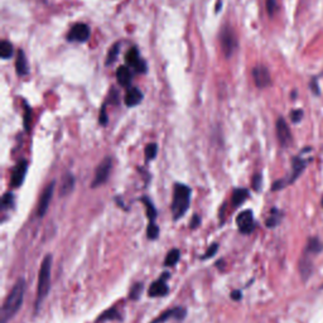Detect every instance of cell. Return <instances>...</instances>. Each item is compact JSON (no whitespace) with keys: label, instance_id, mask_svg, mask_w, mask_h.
I'll list each match as a JSON object with an SVG mask.
<instances>
[{"label":"cell","instance_id":"9a60e30c","mask_svg":"<svg viewBox=\"0 0 323 323\" xmlns=\"http://www.w3.org/2000/svg\"><path fill=\"white\" fill-rule=\"evenodd\" d=\"M90 38V28L85 23H77L69 29L67 39L69 42H86Z\"/></svg>","mask_w":323,"mask_h":323},{"label":"cell","instance_id":"f1b7e54d","mask_svg":"<svg viewBox=\"0 0 323 323\" xmlns=\"http://www.w3.org/2000/svg\"><path fill=\"white\" fill-rule=\"evenodd\" d=\"M159 227L157 226L156 222H149L147 228V236L149 240H157L159 236Z\"/></svg>","mask_w":323,"mask_h":323},{"label":"cell","instance_id":"2e32d148","mask_svg":"<svg viewBox=\"0 0 323 323\" xmlns=\"http://www.w3.org/2000/svg\"><path fill=\"white\" fill-rule=\"evenodd\" d=\"M186 316H187V309L185 307H176V308H170L168 311L163 312L161 316H158L153 322L150 323H165L169 320L183 321Z\"/></svg>","mask_w":323,"mask_h":323},{"label":"cell","instance_id":"603a6c76","mask_svg":"<svg viewBox=\"0 0 323 323\" xmlns=\"http://www.w3.org/2000/svg\"><path fill=\"white\" fill-rule=\"evenodd\" d=\"M106 321H123V318H121L120 312L113 307V308L106 309V311H105L102 315L98 316L97 323L106 322Z\"/></svg>","mask_w":323,"mask_h":323},{"label":"cell","instance_id":"ba28073f","mask_svg":"<svg viewBox=\"0 0 323 323\" xmlns=\"http://www.w3.org/2000/svg\"><path fill=\"white\" fill-rule=\"evenodd\" d=\"M313 257H316V255H313L307 250H303L302 257H300L299 261H298V270H299L300 278H302L303 282L309 280V278L313 274V270H315Z\"/></svg>","mask_w":323,"mask_h":323},{"label":"cell","instance_id":"5b68a950","mask_svg":"<svg viewBox=\"0 0 323 323\" xmlns=\"http://www.w3.org/2000/svg\"><path fill=\"white\" fill-rule=\"evenodd\" d=\"M236 225L242 235H250L254 232L257 224H255L254 214L251 210H245L240 212L236 217Z\"/></svg>","mask_w":323,"mask_h":323},{"label":"cell","instance_id":"484cf974","mask_svg":"<svg viewBox=\"0 0 323 323\" xmlns=\"http://www.w3.org/2000/svg\"><path fill=\"white\" fill-rule=\"evenodd\" d=\"M13 56V46L8 40H1L0 43V57L3 60H8Z\"/></svg>","mask_w":323,"mask_h":323},{"label":"cell","instance_id":"b9f144b4","mask_svg":"<svg viewBox=\"0 0 323 323\" xmlns=\"http://www.w3.org/2000/svg\"><path fill=\"white\" fill-rule=\"evenodd\" d=\"M322 288H323V287H322Z\"/></svg>","mask_w":323,"mask_h":323},{"label":"cell","instance_id":"3957f363","mask_svg":"<svg viewBox=\"0 0 323 323\" xmlns=\"http://www.w3.org/2000/svg\"><path fill=\"white\" fill-rule=\"evenodd\" d=\"M192 190L183 183H176L173 187V201L170 205L172 215L174 221L179 220L186 215L191 205Z\"/></svg>","mask_w":323,"mask_h":323},{"label":"cell","instance_id":"7a4b0ae2","mask_svg":"<svg viewBox=\"0 0 323 323\" xmlns=\"http://www.w3.org/2000/svg\"><path fill=\"white\" fill-rule=\"evenodd\" d=\"M52 255H46L40 264L39 274H38L37 295H35V312L39 311L42 303L48 295L49 286H51V269H52Z\"/></svg>","mask_w":323,"mask_h":323},{"label":"cell","instance_id":"4316f807","mask_svg":"<svg viewBox=\"0 0 323 323\" xmlns=\"http://www.w3.org/2000/svg\"><path fill=\"white\" fill-rule=\"evenodd\" d=\"M119 51H120V43L118 42V43L113 44V47L110 48L109 53H107V57H106V65H107V66L115 62L116 58H118V56H119Z\"/></svg>","mask_w":323,"mask_h":323},{"label":"cell","instance_id":"7c38bea8","mask_svg":"<svg viewBox=\"0 0 323 323\" xmlns=\"http://www.w3.org/2000/svg\"><path fill=\"white\" fill-rule=\"evenodd\" d=\"M55 186H56V182L52 181L46 188H44L42 194H40L39 203H38V208H37V217H43L44 215H46L47 211H48L49 203H51L53 192H55Z\"/></svg>","mask_w":323,"mask_h":323},{"label":"cell","instance_id":"7402d4cb","mask_svg":"<svg viewBox=\"0 0 323 323\" xmlns=\"http://www.w3.org/2000/svg\"><path fill=\"white\" fill-rule=\"evenodd\" d=\"M15 68H17V72L19 76H26L29 71L28 64H27V60H26V55H24V52L22 49L18 52L17 62H15Z\"/></svg>","mask_w":323,"mask_h":323},{"label":"cell","instance_id":"5bb4252c","mask_svg":"<svg viewBox=\"0 0 323 323\" xmlns=\"http://www.w3.org/2000/svg\"><path fill=\"white\" fill-rule=\"evenodd\" d=\"M27 170H28V162H27L26 159H22V161L18 162L12 170V178H10V185H12V187L18 188L23 185Z\"/></svg>","mask_w":323,"mask_h":323},{"label":"cell","instance_id":"4dcf8cb0","mask_svg":"<svg viewBox=\"0 0 323 323\" xmlns=\"http://www.w3.org/2000/svg\"><path fill=\"white\" fill-rule=\"evenodd\" d=\"M1 207H3V210L14 207V194H10V192L4 194L3 198H1Z\"/></svg>","mask_w":323,"mask_h":323},{"label":"cell","instance_id":"52a82bcc","mask_svg":"<svg viewBox=\"0 0 323 323\" xmlns=\"http://www.w3.org/2000/svg\"><path fill=\"white\" fill-rule=\"evenodd\" d=\"M221 48L222 52L225 55L226 58L231 57V56L234 55L235 49L237 47V39L235 37L234 31L228 27H225V28L221 31Z\"/></svg>","mask_w":323,"mask_h":323},{"label":"cell","instance_id":"30bf717a","mask_svg":"<svg viewBox=\"0 0 323 323\" xmlns=\"http://www.w3.org/2000/svg\"><path fill=\"white\" fill-rule=\"evenodd\" d=\"M170 274L168 271H164L163 274L159 277L158 280H156L154 283H152L148 289V295L150 298H156V297H164L169 293V288H168L167 280L169 279Z\"/></svg>","mask_w":323,"mask_h":323},{"label":"cell","instance_id":"8d00e7d4","mask_svg":"<svg viewBox=\"0 0 323 323\" xmlns=\"http://www.w3.org/2000/svg\"><path fill=\"white\" fill-rule=\"evenodd\" d=\"M31 111H32L31 107L26 104V113H24V129H26L27 131L29 130V123H31V114H32Z\"/></svg>","mask_w":323,"mask_h":323},{"label":"cell","instance_id":"f546056e","mask_svg":"<svg viewBox=\"0 0 323 323\" xmlns=\"http://www.w3.org/2000/svg\"><path fill=\"white\" fill-rule=\"evenodd\" d=\"M143 291V283H135L129 291V299L138 300Z\"/></svg>","mask_w":323,"mask_h":323},{"label":"cell","instance_id":"4fadbf2b","mask_svg":"<svg viewBox=\"0 0 323 323\" xmlns=\"http://www.w3.org/2000/svg\"><path fill=\"white\" fill-rule=\"evenodd\" d=\"M125 61H127L128 66H131L136 72L139 73H145L147 72V64L143 58L139 56L138 49L136 47H131L125 55Z\"/></svg>","mask_w":323,"mask_h":323},{"label":"cell","instance_id":"d590c367","mask_svg":"<svg viewBox=\"0 0 323 323\" xmlns=\"http://www.w3.org/2000/svg\"><path fill=\"white\" fill-rule=\"evenodd\" d=\"M98 123L101 125H106L107 124V114H106V104H104L101 106L100 110V116H98Z\"/></svg>","mask_w":323,"mask_h":323},{"label":"cell","instance_id":"74e56055","mask_svg":"<svg viewBox=\"0 0 323 323\" xmlns=\"http://www.w3.org/2000/svg\"><path fill=\"white\" fill-rule=\"evenodd\" d=\"M309 87H311L312 93L315 94L316 96H320L321 95V91H320V86H318V82L317 81L313 78V80L311 81V84H309Z\"/></svg>","mask_w":323,"mask_h":323},{"label":"cell","instance_id":"f35d334b","mask_svg":"<svg viewBox=\"0 0 323 323\" xmlns=\"http://www.w3.org/2000/svg\"><path fill=\"white\" fill-rule=\"evenodd\" d=\"M201 225V217L198 216V215H194V217H192V220H191V224H190V226H191V228H197L198 227V226Z\"/></svg>","mask_w":323,"mask_h":323},{"label":"cell","instance_id":"8fae6325","mask_svg":"<svg viewBox=\"0 0 323 323\" xmlns=\"http://www.w3.org/2000/svg\"><path fill=\"white\" fill-rule=\"evenodd\" d=\"M251 75H253V80H254V84L258 89H266L271 85V76L269 69L262 65H258L253 68L251 71Z\"/></svg>","mask_w":323,"mask_h":323},{"label":"cell","instance_id":"44dd1931","mask_svg":"<svg viewBox=\"0 0 323 323\" xmlns=\"http://www.w3.org/2000/svg\"><path fill=\"white\" fill-rule=\"evenodd\" d=\"M282 219H283L282 211L278 210V208H275V207L271 208L270 215H269V217L266 219V222H265L266 227H269V228L277 227V226L280 224V221H282Z\"/></svg>","mask_w":323,"mask_h":323},{"label":"cell","instance_id":"83f0119b","mask_svg":"<svg viewBox=\"0 0 323 323\" xmlns=\"http://www.w3.org/2000/svg\"><path fill=\"white\" fill-rule=\"evenodd\" d=\"M145 161L149 162V161H153V159H156L157 157V153H158V145L156 144V143H150V144L147 145V148H145Z\"/></svg>","mask_w":323,"mask_h":323},{"label":"cell","instance_id":"1f68e13d","mask_svg":"<svg viewBox=\"0 0 323 323\" xmlns=\"http://www.w3.org/2000/svg\"><path fill=\"white\" fill-rule=\"evenodd\" d=\"M217 250H219V244H217V242H214V244H212V245H210V248L207 249V251H206L205 254L202 255L201 259H202V260L211 259V258L215 257V255H216Z\"/></svg>","mask_w":323,"mask_h":323},{"label":"cell","instance_id":"8992f818","mask_svg":"<svg viewBox=\"0 0 323 323\" xmlns=\"http://www.w3.org/2000/svg\"><path fill=\"white\" fill-rule=\"evenodd\" d=\"M111 168H113V158L111 157H106L96 168L95 177H94V181L91 183V187L96 188L98 186L104 185L105 182L109 179Z\"/></svg>","mask_w":323,"mask_h":323},{"label":"cell","instance_id":"e0dca14e","mask_svg":"<svg viewBox=\"0 0 323 323\" xmlns=\"http://www.w3.org/2000/svg\"><path fill=\"white\" fill-rule=\"evenodd\" d=\"M143 100V93L138 87H130L125 94L124 102L128 107H134L139 105Z\"/></svg>","mask_w":323,"mask_h":323},{"label":"cell","instance_id":"836d02e7","mask_svg":"<svg viewBox=\"0 0 323 323\" xmlns=\"http://www.w3.org/2000/svg\"><path fill=\"white\" fill-rule=\"evenodd\" d=\"M303 116H304V113H303L302 109H294L291 111V120L293 124H298V123H300Z\"/></svg>","mask_w":323,"mask_h":323},{"label":"cell","instance_id":"6da1fadb","mask_svg":"<svg viewBox=\"0 0 323 323\" xmlns=\"http://www.w3.org/2000/svg\"><path fill=\"white\" fill-rule=\"evenodd\" d=\"M24 293H26V280L23 278H19L1 307V313H0L1 323L10 321L19 312L20 307L23 304Z\"/></svg>","mask_w":323,"mask_h":323},{"label":"cell","instance_id":"ab89813d","mask_svg":"<svg viewBox=\"0 0 323 323\" xmlns=\"http://www.w3.org/2000/svg\"><path fill=\"white\" fill-rule=\"evenodd\" d=\"M230 297H231V299H234V300H240V299H241V298H242V293H241V291H231Z\"/></svg>","mask_w":323,"mask_h":323},{"label":"cell","instance_id":"ac0fdd59","mask_svg":"<svg viewBox=\"0 0 323 323\" xmlns=\"http://www.w3.org/2000/svg\"><path fill=\"white\" fill-rule=\"evenodd\" d=\"M131 78H133V75H131V71L128 66H120L116 71V80H118L119 85L121 86L128 87L130 84H131Z\"/></svg>","mask_w":323,"mask_h":323},{"label":"cell","instance_id":"cb8c5ba5","mask_svg":"<svg viewBox=\"0 0 323 323\" xmlns=\"http://www.w3.org/2000/svg\"><path fill=\"white\" fill-rule=\"evenodd\" d=\"M140 201L144 203L145 211H147V216L149 219V222H156L157 219V210L154 207V203L152 202V199L148 198V197H143L140 198Z\"/></svg>","mask_w":323,"mask_h":323},{"label":"cell","instance_id":"d4e9b609","mask_svg":"<svg viewBox=\"0 0 323 323\" xmlns=\"http://www.w3.org/2000/svg\"><path fill=\"white\" fill-rule=\"evenodd\" d=\"M181 259V251L178 249H172L164 259V266H174Z\"/></svg>","mask_w":323,"mask_h":323},{"label":"cell","instance_id":"d6986e66","mask_svg":"<svg viewBox=\"0 0 323 323\" xmlns=\"http://www.w3.org/2000/svg\"><path fill=\"white\" fill-rule=\"evenodd\" d=\"M73 187H75V177H73L71 173H67L66 176L62 178V183H61V188H60V196L62 197L68 196V194L73 191Z\"/></svg>","mask_w":323,"mask_h":323},{"label":"cell","instance_id":"e575fe53","mask_svg":"<svg viewBox=\"0 0 323 323\" xmlns=\"http://www.w3.org/2000/svg\"><path fill=\"white\" fill-rule=\"evenodd\" d=\"M261 185H262L261 174H260V173L255 174V176L253 177V181H251V186H253V190L257 191V192H259L260 188H261Z\"/></svg>","mask_w":323,"mask_h":323},{"label":"cell","instance_id":"60d3db41","mask_svg":"<svg viewBox=\"0 0 323 323\" xmlns=\"http://www.w3.org/2000/svg\"><path fill=\"white\" fill-rule=\"evenodd\" d=\"M321 206H322L323 208V194H322V198H321Z\"/></svg>","mask_w":323,"mask_h":323},{"label":"cell","instance_id":"9c48e42d","mask_svg":"<svg viewBox=\"0 0 323 323\" xmlns=\"http://www.w3.org/2000/svg\"><path fill=\"white\" fill-rule=\"evenodd\" d=\"M275 131H277V138L279 141L280 147L287 148L291 144L293 141V135H291V128H289L288 123L284 118H278L277 123H275Z\"/></svg>","mask_w":323,"mask_h":323},{"label":"cell","instance_id":"ffe728a7","mask_svg":"<svg viewBox=\"0 0 323 323\" xmlns=\"http://www.w3.org/2000/svg\"><path fill=\"white\" fill-rule=\"evenodd\" d=\"M249 194H250V192L246 188H235L232 192V197H231L232 207H239L240 205H242L249 198Z\"/></svg>","mask_w":323,"mask_h":323},{"label":"cell","instance_id":"277c9868","mask_svg":"<svg viewBox=\"0 0 323 323\" xmlns=\"http://www.w3.org/2000/svg\"><path fill=\"white\" fill-rule=\"evenodd\" d=\"M311 162L312 158H303L302 156L293 157V159H291V170L289 176L275 181L274 183H273V186H271V191L275 192V191L284 190V188H287L288 186L293 185V183L302 176V173L306 170V168L308 167Z\"/></svg>","mask_w":323,"mask_h":323},{"label":"cell","instance_id":"d6a6232c","mask_svg":"<svg viewBox=\"0 0 323 323\" xmlns=\"http://www.w3.org/2000/svg\"><path fill=\"white\" fill-rule=\"evenodd\" d=\"M266 12H268L269 17H274L275 13L278 10V1L277 0H266Z\"/></svg>","mask_w":323,"mask_h":323}]
</instances>
